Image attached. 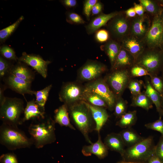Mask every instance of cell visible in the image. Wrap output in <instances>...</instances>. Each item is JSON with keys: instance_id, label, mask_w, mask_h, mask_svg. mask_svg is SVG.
<instances>
[{"instance_id": "6da1fadb", "label": "cell", "mask_w": 163, "mask_h": 163, "mask_svg": "<svg viewBox=\"0 0 163 163\" xmlns=\"http://www.w3.org/2000/svg\"><path fill=\"white\" fill-rule=\"evenodd\" d=\"M70 119L87 142L91 144L89 134L96 128L91 111L85 102L82 101L67 106Z\"/></svg>"}, {"instance_id": "7a4b0ae2", "label": "cell", "mask_w": 163, "mask_h": 163, "mask_svg": "<svg viewBox=\"0 0 163 163\" xmlns=\"http://www.w3.org/2000/svg\"><path fill=\"white\" fill-rule=\"evenodd\" d=\"M55 123L50 117L46 116L44 119L30 125L28 131L36 148H42L55 141Z\"/></svg>"}, {"instance_id": "3957f363", "label": "cell", "mask_w": 163, "mask_h": 163, "mask_svg": "<svg viewBox=\"0 0 163 163\" xmlns=\"http://www.w3.org/2000/svg\"><path fill=\"white\" fill-rule=\"evenodd\" d=\"M0 142L11 150L29 148L33 145L30 138L18 126L3 123L0 127Z\"/></svg>"}, {"instance_id": "277c9868", "label": "cell", "mask_w": 163, "mask_h": 163, "mask_svg": "<svg viewBox=\"0 0 163 163\" xmlns=\"http://www.w3.org/2000/svg\"><path fill=\"white\" fill-rule=\"evenodd\" d=\"M24 108V102L17 97H6L0 105V118L3 123L15 126L22 124Z\"/></svg>"}, {"instance_id": "5b68a950", "label": "cell", "mask_w": 163, "mask_h": 163, "mask_svg": "<svg viewBox=\"0 0 163 163\" xmlns=\"http://www.w3.org/2000/svg\"><path fill=\"white\" fill-rule=\"evenodd\" d=\"M155 146L153 137L150 136L125 149L123 160L128 162L146 163L155 153Z\"/></svg>"}, {"instance_id": "8992f818", "label": "cell", "mask_w": 163, "mask_h": 163, "mask_svg": "<svg viewBox=\"0 0 163 163\" xmlns=\"http://www.w3.org/2000/svg\"><path fill=\"white\" fill-rule=\"evenodd\" d=\"M135 64L144 68L150 75H157L163 67V51L160 48L146 47L137 57Z\"/></svg>"}, {"instance_id": "52a82bcc", "label": "cell", "mask_w": 163, "mask_h": 163, "mask_svg": "<svg viewBox=\"0 0 163 163\" xmlns=\"http://www.w3.org/2000/svg\"><path fill=\"white\" fill-rule=\"evenodd\" d=\"M131 20L126 15L124 11H118L106 24L111 38L121 43L129 35Z\"/></svg>"}, {"instance_id": "ba28073f", "label": "cell", "mask_w": 163, "mask_h": 163, "mask_svg": "<svg viewBox=\"0 0 163 163\" xmlns=\"http://www.w3.org/2000/svg\"><path fill=\"white\" fill-rule=\"evenodd\" d=\"M84 92L97 94L105 101L109 109H114L117 98L105 80L100 79L89 83L84 87Z\"/></svg>"}, {"instance_id": "9c48e42d", "label": "cell", "mask_w": 163, "mask_h": 163, "mask_svg": "<svg viewBox=\"0 0 163 163\" xmlns=\"http://www.w3.org/2000/svg\"><path fill=\"white\" fill-rule=\"evenodd\" d=\"M106 81L117 99L121 97L131 79L128 69L112 70Z\"/></svg>"}, {"instance_id": "30bf717a", "label": "cell", "mask_w": 163, "mask_h": 163, "mask_svg": "<svg viewBox=\"0 0 163 163\" xmlns=\"http://www.w3.org/2000/svg\"><path fill=\"white\" fill-rule=\"evenodd\" d=\"M84 87L74 82L63 84L59 93L60 101L67 106L83 101Z\"/></svg>"}, {"instance_id": "8fae6325", "label": "cell", "mask_w": 163, "mask_h": 163, "mask_svg": "<svg viewBox=\"0 0 163 163\" xmlns=\"http://www.w3.org/2000/svg\"><path fill=\"white\" fill-rule=\"evenodd\" d=\"M163 21L159 15L154 16L150 27L143 40L146 47L160 48L163 43Z\"/></svg>"}, {"instance_id": "7c38bea8", "label": "cell", "mask_w": 163, "mask_h": 163, "mask_svg": "<svg viewBox=\"0 0 163 163\" xmlns=\"http://www.w3.org/2000/svg\"><path fill=\"white\" fill-rule=\"evenodd\" d=\"M106 66L96 61L87 62L80 69L79 76L83 81L94 80L104 72L107 70Z\"/></svg>"}, {"instance_id": "4fadbf2b", "label": "cell", "mask_w": 163, "mask_h": 163, "mask_svg": "<svg viewBox=\"0 0 163 163\" xmlns=\"http://www.w3.org/2000/svg\"><path fill=\"white\" fill-rule=\"evenodd\" d=\"M152 21L146 14L136 15L131 18L130 34L140 39L144 40L151 25Z\"/></svg>"}, {"instance_id": "5bb4252c", "label": "cell", "mask_w": 163, "mask_h": 163, "mask_svg": "<svg viewBox=\"0 0 163 163\" xmlns=\"http://www.w3.org/2000/svg\"><path fill=\"white\" fill-rule=\"evenodd\" d=\"M18 61L31 67L44 78L47 76L48 66L51 62L45 60L40 56L23 52Z\"/></svg>"}, {"instance_id": "9a60e30c", "label": "cell", "mask_w": 163, "mask_h": 163, "mask_svg": "<svg viewBox=\"0 0 163 163\" xmlns=\"http://www.w3.org/2000/svg\"><path fill=\"white\" fill-rule=\"evenodd\" d=\"M2 80L7 88L18 93L23 95L26 94H34V91L31 89L32 83L19 78L11 73L7 74Z\"/></svg>"}, {"instance_id": "2e32d148", "label": "cell", "mask_w": 163, "mask_h": 163, "mask_svg": "<svg viewBox=\"0 0 163 163\" xmlns=\"http://www.w3.org/2000/svg\"><path fill=\"white\" fill-rule=\"evenodd\" d=\"M121 43L122 46L132 55L135 60L146 47L143 40L130 34L124 38Z\"/></svg>"}, {"instance_id": "e0dca14e", "label": "cell", "mask_w": 163, "mask_h": 163, "mask_svg": "<svg viewBox=\"0 0 163 163\" xmlns=\"http://www.w3.org/2000/svg\"><path fill=\"white\" fill-rule=\"evenodd\" d=\"M98 139L94 143L88 145H84L82 147V152L85 156L96 155L100 159L105 158L108 154V149L102 141L100 132L98 133Z\"/></svg>"}, {"instance_id": "ac0fdd59", "label": "cell", "mask_w": 163, "mask_h": 163, "mask_svg": "<svg viewBox=\"0 0 163 163\" xmlns=\"http://www.w3.org/2000/svg\"><path fill=\"white\" fill-rule=\"evenodd\" d=\"M135 62L134 57L121 45L120 50L111 69L112 70L128 69L135 64Z\"/></svg>"}, {"instance_id": "d6986e66", "label": "cell", "mask_w": 163, "mask_h": 163, "mask_svg": "<svg viewBox=\"0 0 163 163\" xmlns=\"http://www.w3.org/2000/svg\"><path fill=\"white\" fill-rule=\"evenodd\" d=\"M118 11H114L108 14L101 13L93 18L86 26V29L88 34H91L97 31L101 27L107 23L116 16Z\"/></svg>"}, {"instance_id": "ffe728a7", "label": "cell", "mask_w": 163, "mask_h": 163, "mask_svg": "<svg viewBox=\"0 0 163 163\" xmlns=\"http://www.w3.org/2000/svg\"><path fill=\"white\" fill-rule=\"evenodd\" d=\"M45 112L42 111L34 99L27 102L24 108L22 119L23 122L29 120H39L44 119Z\"/></svg>"}, {"instance_id": "44dd1931", "label": "cell", "mask_w": 163, "mask_h": 163, "mask_svg": "<svg viewBox=\"0 0 163 163\" xmlns=\"http://www.w3.org/2000/svg\"><path fill=\"white\" fill-rule=\"evenodd\" d=\"M104 143L108 150L119 153L121 157L123 155L125 146L119 133L108 134L105 137Z\"/></svg>"}, {"instance_id": "7402d4cb", "label": "cell", "mask_w": 163, "mask_h": 163, "mask_svg": "<svg viewBox=\"0 0 163 163\" xmlns=\"http://www.w3.org/2000/svg\"><path fill=\"white\" fill-rule=\"evenodd\" d=\"M85 102L90 109L95 123V130L98 133L100 132L109 118V115L106 108L94 106Z\"/></svg>"}, {"instance_id": "603a6c76", "label": "cell", "mask_w": 163, "mask_h": 163, "mask_svg": "<svg viewBox=\"0 0 163 163\" xmlns=\"http://www.w3.org/2000/svg\"><path fill=\"white\" fill-rule=\"evenodd\" d=\"M9 73L31 83L34 81L35 76L34 72L27 66V65L19 61L15 65H13Z\"/></svg>"}, {"instance_id": "cb8c5ba5", "label": "cell", "mask_w": 163, "mask_h": 163, "mask_svg": "<svg viewBox=\"0 0 163 163\" xmlns=\"http://www.w3.org/2000/svg\"><path fill=\"white\" fill-rule=\"evenodd\" d=\"M54 121L61 126L68 127L75 130V129L71 123L67 106L63 104L56 109L54 111Z\"/></svg>"}, {"instance_id": "d4e9b609", "label": "cell", "mask_w": 163, "mask_h": 163, "mask_svg": "<svg viewBox=\"0 0 163 163\" xmlns=\"http://www.w3.org/2000/svg\"><path fill=\"white\" fill-rule=\"evenodd\" d=\"M121 47L120 43L112 38L110 39L103 46V49L108 57L111 68L114 64Z\"/></svg>"}, {"instance_id": "484cf974", "label": "cell", "mask_w": 163, "mask_h": 163, "mask_svg": "<svg viewBox=\"0 0 163 163\" xmlns=\"http://www.w3.org/2000/svg\"><path fill=\"white\" fill-rule=\"evenodd\" d=\"M119 133L121 136L125 146L127 147L134 145L145 138L131 128L125 129Z\"/></svg>"}, {"instance_id": "4316f807", "label": "cell", "mask_w": 163, "mask_h": 163, "mask_svg": "<svg viewBox=\"0 0 163 163\" xmlns=\"http://www.w3.org/2000/svg\"><path fill=\"white\" fill-rule=\"evenodd\" d=\"M145 86V94L155 105L159 117H162L163 116V111L161 106V95L154 88L149 80L146 81Z\"/></svg>"}, {"instance_id": "83f0119b", "label": "cell", "mask_w": 163, "mask_h": 163, "mask_svg": "<svg viewBox=\"0 0 163 163\" xmlns=\"http://www.w3.org/2000/svg\"><path fill=\"white\" fill-rule=\"evenodd\" d=\"M153 103L145 92L132 96L131 106L141 107L146 110L153 107Z\"/></svg>"}, {"instance_id": "f1b7e54d", "label": "cell", "mask_w": 163, "mask_h": 163, "mask_svg": "<svg viewBox=\"0 0 163 163\" xmlns=\"http://www.w3.org/2000/svg\"><path fill=\"white\" fill-rule=\"evenodd\" d=\"M136 110L129 111L123 115L116 123V125L124 129L131 128L137 120Z\"/></svg>"}, {"instance_id": "f546056e", "label": "cell", "mask_w": 163, "mask_h": 163, "mask_svg": "<svg viewBox=\"0 0 163 163\" xmlns=\"http://www.w3.org/2000/svg\"><path fill=\"white\" fill-rule=\"evenodd\" d=\"M52 87V85H50L41 90L34 91L36 99L35 102L40 110L45 112V105L48 99L49 92Z\"/></svg>"}, {"instance_id": "4dcf8cb0", "label": "cell", "mask_w": 163, "mask_h": 163, "mask_svg": "<svg viewBox=\"0 0 163 163\" xmlns=\"http://www.w3.org/2000/svg\"><path fill=\"white\" fill-rule=\"evenodd\" d=\"M139 2L143 6L145 12L154 17L159 15L163 8L156 0H139Z\"/></svg>"}, {"instance_id": "1f68e13d", "label": "cell", "mask_w": 163, "mask_h": 163, "mask_svg": "<svg viewBox=\"0 0 163 163\" xmlns=\"http://www.w3.org/2000/svg\"><path fill=\"white\" fill-rule=\"evenodd\" d=\"M83 101L94 106L108 108L105 101L97 94L84 91Z\"/></svg>"}, {"instance_id": "d6a6232c", "label": "cell", "mask_w": 163, "mask_h": 163, "mask_svg": "<svg viewBox=\"0 0 163 163\" xmlns=\"http://www.w3.org/2000/svg\"><path fill=\"white\" fill-rule=\"evenodd\" d=\"M23 16H21L15 22L0 30L1 42L5 41L14 32L21 22L24 20Z\"/></svg>"}, {"instance_id": "836d02e7", "label": "cell", "mask_w": 163, "mask_h": 163, "mask_svg": "<svg viewBox=\"0 0 163 163\" xmlns=\"http://www.w3.org/2000/svg\"><path fill=\"white\" fill-rule=\"evenodd\" d=\"M127 102L121 97L117 99L114 107V114L117 118H120L126 112Z\"/></svg>"}, {"instance_id": "e575fe53", "label": "cell", "mask_w": 163, "mask_h": 163, "mask_svg": "<svg viewBox=\"0 0 163 163\" xmlns=\"http://www.w3.org/2000/svg\"><path fill=\"white\" fill-rule=\"evenodd\" d=\"M0 52L1 56L8 60L17 61L18 59L14 50L7 45L2 46Z\"/></svg>"}, {"instance_id": "d590c367", "label": "cell", "mask_w": 163, "mask_h": 163, "mask_svg": "<svg viewBox=\"0 0 163 163\" xmlns=\"http://www.w3.org/2000/svg\"><path fill=\"white\" fill-rule=\"evenodd\" d=\"M2 56L0 57V78L2 79L4 77L10 72L13 65L10 62Z\"/></svg>"}, {"instance_id": "8d00e7d4", "label": "cell", "mask_w": 163, "mask_h": 163, "mask_svg": "<svg viewBox=\"0 0 163 163\" xmlns=\"http://www.w3.org/2000/svg\"><path fill=\"white\" fill-rule=\"evenodd\" d=\"M143 84L142 81L141 80L130 79L127 87L132 96L137 95L141 92V90Z\"/></svg>"}, {"instance_id": "74e56055", "label": "cell", "mask_w": 163, "mask_h": 163, "mask_svg": "<svg viewBox=\"0 0 163 163\" xmlns=\"http://www.w3.org/2000/svg\"><path fill=\"white\" fill-rule=\"evenodd\" d=\"M150 83L154 88L162 96L163 94V80L157 75H151Z\"/></svg>"}, {"instance_id": "f35d334b", "label": "cell", "mask_w": 163, "mask_h": 163, "mask_svg": "<svg viewBox=\"0 0 163 163\" xmlns=\"http://www.w3.org/2000/svg\"><path fill=\"white\" fill-rule=\"evenodd\" d=\"M128 70L131 78L150 75L144 68L135 64L128 69Z\"/></svg>"}, {"instance_id": "ab89813d", "label": "cell", "mask_w": 163, "mask_h": 163, "mask_svg": "<svg viewBox=\"0 0 163 163\" xmlns=\"http://www.w3.org/2000/svg\"><path fill=\"white\" fill-rule=\"evenodd\" d=\"M161 117L156 121L145 125V127L148 129H151L158 131L163 136V120Z\"/></svg>"}, {"instance_id": "60d3db41", "label": "cell", "mask_w": 163, "mask_h": 163, "mask_svg": "<svg viewBox=\"0 0 163 163\" xmlns=\"http://www.w3.org/2000/svg\"><path fill=\"white\" fill-rule=\"evenodd\" d=\"M97 0H87L84 3L83 13L88 20L90 17L93 7L98 2Z\"/></svg>"}, {"instance_id": "b9f144b4", "label": "cell", "mask_w": 163, "mask_h": 163, "mask_svg": "<svg viewBox=\"0 0 163 163\" xmlns=\"http://www.w3.org/2000/svg\"><path fill=\"white\" fill-rule=\"evenodd\" d=\"M0 163H19L16 155L13 153L2 154L0 157Z\"/></svg>"}, {"instance_id": "7bdbcfd3", "label": "cell", "mask_w": 163, "mask_h": 163, "mask_svg": "<svg viewBox=\"0 0 163 163\" xmlns=\"http://www.w3.org/2000/svg\"><path fill=\"white\" fill-rule=\"evenodd\" d=\"M110 36L107 30L102 29L97 31L95 37L96 40L99 42H106L110 39Z\"/></svg>"}, {"instance_id": "ee69618b", "label": "cell", "mask_w": 163, "mask_h": 163, "mask_svg": "<svg viewBox=\"0 0 163 163\" xmlns=\"http://www.w3.org/2000/svg\"><path fill=\"white\" fill-rule=\"evenodd\" d=\"M67 20L69 22L75 24H84V20L79 14L75 12H69L67 14Z\"/></svg>"}, {"instance_id": "f6af8a7d", "label": "cell", "mask_w": 163, "mask_h": 163, "mask_svg": "<svg viewBox=\"0 0 163 163\" xmlns=\"http://www.w3.org/2000/svg\"><path fill=\"white\" fill-rule=\"evenodd\" d=\"M155 153L163 162V136H161L157 145L155 146Z\"/></svg>"}, {"instance_id": "bcb514c9", "label": "cell", "mask_w": 163, "mask_h": 163, "mask_svg": "<svg viewBox=\"0 0 163 163\" xmlns=\"http://www.w3.org/2000/svg\"><path fill=\"white\" fill-rule=\"evenodd\" d=\"M103 8V4L100 2L98 1L92 8L91 11L92 14L95 15L99 14L102 11Z\"/></svg>"}, {"instance_id": "7dc6e473", "label": "cell", "mask_w": 163, "mask_h": 163, "mask_svg": "<svg viewBox=\"0 0 163 163\" xmlns=\"http://www.w3.org/2000/svg\"><path fill=\"white\" fill-rule=\"evenodd\" d=\"M134 9L136 15L139 16H142L145 14V11L143 6L140 4L134 3L133 7Z\"/></svg>"}, {"instance_id": "c3c4849f", "label": "cell", "mask_w": 163, "mask_h": 163, "mask_svg": "<svg viewBox=\"0 0 163 163\" xmlns=\"http://www.w3.org/2000/svg\"><path fill=\"white\" fill-rule=\"evenodd\" d=\"M7 88L5 85L0 84V105L4 102L6 97L4 95V91Z\"/></svg>"}, {"instance_id": "681fc988", "label": "cell", "mask_w": 163, "mask_h": 163, "mask_svg": "<svg viewBox=\"0 0 163 163\" xmlns=\"http://www.w3.org/2000/svg\"><path fill=\"white\" fill-rule=\"evenodd\" d=\"M124 12L127 17L130 18H134L137 15L133 7L129 8L125 11Z\"/></svg>"}, {"instance_id": "f907efd6", "label": "cell", "mask_w": 163, "mask_h": 163, "mask_svg": "<svg viewBox=\"0 0 163 163\" xmlns=\"http://www.w3.org/2000/svg\"><path fill=\"white\" fill-rule=\"evenodd\" d=\"M146 163H163L155 153L149 158Z\"/></svg>"}, {"instance_id": "816d5d0a", "label": "cell", "mask_w": 163, "mask_h": 163, "mask_svg": "<svg viewBox=\"0 0 163 163\" xmlns=\"http://www.w3.org/2000/svg\"><path fill=\"white\" fill-rule=\"evenodd\" d=\"M62 2L65 6L69 8L75 7L77 3L75 0H64L62 1Z\"/></svg>"}, {"instance_id": "f5cc1de1", "label": "cell", "mask_w": 163, "mask_h": 163, "mask_svg": "<svg viewBox=\"0 0 163 163\" xmlns=\"http://www.w3.org/2000/svg\"><path fill=\"white\" fill-rule=\"evenodd\" d=\"M117 163H139L132 162H128L124 161L123 160L121 161H118Z\"/></svg>"}, {"instance_id": "db71d44e", "label": "cell", "mask_w": 163, "mask_h": 163, "mask_svg": "<svg viewBox=\"0 0 163 163\" xmlns=\"http://www.w3.org/2000/svg\"><path fill=\"white\" fill-rule=\"evenodd\" d=\"M158 4L161 6V5H163V0H156Z\"/></svg>"}, {"instance_id": "11a10c76", "label": "cell", "mask_w": 163, "mask_h": 163, "mask_svg": "<svg viewBox=\"0 0 163 163\" xmlns=\"http://www.w3.org/2000/svg\"><path fill=\"white\" fill-rule=\"evenodd\" d=\"M163 21V8L161 12V13L159 15Z\"/></svg>"}, {"instance_id": "9f6ffc18", "label": "cell", "mask_w": 163, "mask_h": 163, "mask_svg": "<svg viewBox=\"0 0 163 163\" xmlns=\"http://www.w3.org/2000/svg\"><path fill=\"white\" fill-rule=\"evenodd\" d=\"M161 106L163 111V94L161 96Z\"/></svg>"}, {"instance_id": "6f0895ef", "label": "cell", "mask_w": 163, "mask_h": 163, "mask_svg": "<svg viewBox=\"0 0 163 163\" xmlns=\"http://www.w3.org/2000/svg\"><path fill=\"white\" fill-rule=\"evenodd\" d=\"M161 72H162V77H161V78H162V79L163 80V68L161 70Z\"/></svg>"}, {"instance_id": "680465c9", "label": "cell", "mask_w": 163, "mask_h": 163, "mask_svg": "<svg viewBox=\"0 0 163 163\" xmlns=\"http://www.w3.org/2000/svg\"><path fill=\"white\" fill-rule=\"evenodd\" d=\"M161 49L162 50V51H163V44H162V45Z\"/></svg>"}, {"instance_id": "91938a15", "label": "cell", "mask_w": 163, "mask_h": 163, "mask_svg": "<svg viewBox=\"0 0 163 163\" xmlns=\"http://www.w3.org/2000/svg\"><path fill=\"white\" fill-rule=\"evenodd\" d=\"M162 41H163V35H162Z\"/></svg>"}]
</instances>
